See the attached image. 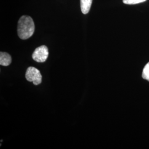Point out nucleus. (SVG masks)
I'll list each match as a JSON object with an SVG mask.
<instances>
[{"mask_svg":"<svg viewBox=\"0 0 149 149\" xmlns=\"http://www.w3.org/2000/svg\"><path fill=\"white\" fill-rule=\"evenodd\" d=\"M34 30L35 26L32 18L29 16H22L18 23V37L23 40L27 39L32 37Z\"/></svg>","mask_w":149,"mask_h":149,"instance_id":"1","label":"nucleus"},{"mask_svg":"<svg viewBox=\"0 0 149 149\" xmlns=\"http://www.w3.org/2000/svg\"><path fill=\"white\" fill-rule=\"evenodd\" d=\"M26 79L29 82H32L34 85L42 83V76L39 70L34 67H29L26 72Z\"/></svg>","mask_w":149,"mask_h":149,"instance_id":"2","label":"nucleus"},{"mask_svg":"<svg viewBox=\"0 0 149 149\" xmlns=\"http://www.w3.org/2000/svg\"><path fill=\"white\" fill-rule=\"evenodd\" d=\"M49 56L48 48L45 45H41L36 48L32 54V58L37 63H44Z\"/></svg>","mask_w":149,"mask_h":149,"instance_id":"3","label":"nucleus"},{"mask_svg":"<svg viewBox=\"0 0 149 149\" xmlns=\"http://www.w3.org/2000/svg\"><path fill=\"white\" fill-rule=\"evenodd\" d=\"M12 61L11 55L5 52L0 53V65L4 66L10 65Z\"/></svg>","mask_w":149,"mask_h":149,"instance_id":"4","label":"nucleus"},{"mask_svg":"<svg viewBox=\"0 0 149 149\" xmlns=\"http://www.w3.org/2000/svg\"><path fill=\"white\" fill-rule=\"evenodd\" d=\"M81 1V9L82 13L84 15L87 14L90 10L92 0H80Z\"/></svg>","mask_w":149,"mask_h":149,"instance_id":"5","label":"nucleus"},{"mask_svg":"<svg viewBox=\"0 0 149 149\" xmlns=\"http://www.w3.org/2000/svg\"><path fill=\"white\" fill-rule=\"evenodd\" d=\"M142 77L145 80H148L149 81V62L144 67L143 71Z\"/></svg>","mask_w":149,"mask_h":149,"instance_id":"6","label":"nucleus"},{"mask_svg":"<svg viewBox=\"0 0 149 149\" xmlns=\"http://www.w3.org/2000/svg\"><path fill=\"white\" fill-rule=\"evenodd\" d=\"M146 0H123L124 4L126 5H136L145 2Z\"/></svg>","mask_w":149,"mask_h":149,"instance_id":"7","label":"nucleus"}]
</instances>
